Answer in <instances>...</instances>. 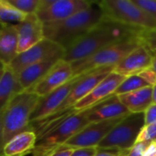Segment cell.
<instances>
[{"label":"cell","instance_id":"ba28073f","mask_svg":"<svg viewBox=\"0 0 156 156\" xmlns=\"http://www.w3.org/2000/svg\"><path fill=\"white\" fill-rule=\"evenodd\" d=\"M65 55V48L59 44L44 38L29 49L22 52L8 66L16 75L25 68L48 60H60Z\"/></svg>","mask_w":156,"mask_h":156},{"label":"cell","instance_id":"9a60e30c","mask_svg":"<svg viewBox=\"0 0 156 156\" xmlns=\"http://www.w3.org/2000/svg\"><path fill=\"white\" fill-rule=\"evenodd\" d=\"M18 38V54L27 51L42 39L44 36V24L36 14L27 15L26 18L16 24Z\"/></svg>","mask_w":156,"mask_h":156},{"label":"cell","instance_id":"60d3db41","mask_svg":"<svg viewBox=\"0 0 156 156\" xmlns=\"http://www.w3.org/2000/svg\"><path fill=\"white\" fill-rule=\"evenodd\" d=\"M0 156H5V155H3V154H0Z\"/></svg>","mask_w":156,"mask_h":156},{"label":"cell","instance_id":"8992f818","mask_svg":"<svg viewBox=\"0 0 156 156\" xmlns=\"http://www.w3.org/2000/svg\"><path fill=\"white\" fill-rule=\"evenodd\" d=\"M40 97L23 91L16 95L4 110V143L5 144L16 135L31 131L30 117Z\"/></svg>","mask_w":156,"mask_h":156},{"label":"cell","instance_id":"4fadbf2b","mask_svg":"<svg viewBox=\"0 0 156 156\" xmlns=\"http://www.w3.org/2000/svg\"><path fill=\"white\" fill-rule=\"evenodd\" d=\"M126 77L111 72L102 81H101L85 98L80 100L72 108L75 112H82L94 107L96 104L101 102L102 101L108 99L109 97L114 95L116 90L120 84L125 80Z\"/></svg>","mask_w":156,"mask_h":156},{"label":"cell","instance_id":"52a82bcc","mask_svg":"<svg viewBox=\"0 0 156 156\" xmlns=\"http://www.w3.org/2000/svg\"><path fill=\"white\" fill-rule=\"evenodd\" d=\"M144 126V113H131L123 118L98 144L99 149L128 150L132 148Z\"/></svg>","mask_w":156,"mask_h":156},{"label":"cell","instance_id":"d4e9b609","mask_svg":"<svg viewBox=\"0 0 156 156\" xmlns=\"http://www.w3.org/2000/svg\"><path fill=\"white\" fill-rule=\"evenodd\" d=\"M139 142H146L149 144L156 142V122L149 125H144L142 128L136 143Z\"/></svg>","mask_w":156,"mask_h":156},{"label":"cell","instance_id":"5bb4252c","mask_svg":"<svg viewBox=\"0 0 156 156\" xmlns=\"http://www.w3.org/2000/svg\"><path fill=\"white\" fill-rule=\"evenodd\" d=\"M77 80L78 77L73 78L61 87L50 92L49 94L44 97H40L30 117V123L41 121L52 115L62 104V102L66 100Z\"/></svg>","mask_w":156,"mask_h":156},{"label":"cell","instance_id":"f1b7e54d","mask_svg":"<svg viewBox=\"0 0 156 156\" xmlns=\"http://www.w3.org/2000/svg\"><path fill=\"white\" fill-rule=\"evenodd\" d=\"M138 75H139L141 78H143V79L149 84V86L153 87V86H154L156 84V74L151 68L143 70V71H142L141 73H139Z\"/></svg>","mask_w":156,"mask_h":156},{"label":"cell","instance_id":"4316f807","mask_svg":"<svg viewBox=\"0 0 156 156\" xmlns=\"http://www.w3.org/2000/svg\"><path fill=\"white\" fill-rule=\"evenodd\" d=\"M133 2L143 10L156 18V0H133Z\"/></svg>","mask_w":156,"mask_h":156},{"label":"cell","instance_id":"74e56055","mask_svg":"<svg viewBox=\"0 0 156 156\" xmlns=\"http://www.w3.org/2000/svg\"><path fill=\"white\" fill-rule=\"evenodd\" d=\"M155 47H156V44H155V45H154V48H153V51H154V49L155 48Z\"/></svg>","mask_w":156,"mask_h":156},{"label":"cell","instance_id":"484cf974","mask_svg":"<svg viewBox=\"0 0 156 156\" xmlns=\"http://www.w3.org/2000/svg\"><path fill=\"white\" fill-rule=\"evenodd\" d=\"M149 144H150L146 142L135 143L132 148L128 150H122V156H144Z\"/></svg>","mask_w":156,"mask_h":156},{"label":"cell","instance_id":"cb8c5ba5","mask_svg":"<svg viewBox=\"0 0 156 156\" xmlns=\"http://www.w3.org/2000/svg\"><path fill=\"white\" fill-rule=\"evenodd\" d=\"M8 2L26 15L36 14L40 5V0H8Z\"/></svg>","mask_w":156,"mask_h":156},{"label":"cell","instance_id":"5b68a950","mask_svg":"<svg viewBox=\"0 0 156 156\" xmlns=\"http://www.w3.org/2000/svg\"><path fill=\"white\" fill-rule=\"evenodd\" d=\"M98 5L110 20L144 32L156 33V18L132 0H102Z\"/></svg>","mask_w":156,"mask_h":156},{"label":"cell","instance_id":"ab89813d","mask_svg":"<svg viewBox=\"0 0 156 156\" xmlns=\"http://www.w3.org/2000/svg\"><path fill=\"white\" fill-rule=\"evenodd\" d=\"M154 51H156V47H155V48H154Z\"/></svg>","mask_w":156,"mask_h":156},{"label":"cell","instance_id":"ac0fdd59","mask_svg":"<svg viewBox=\"0 0 156 156\" xmlns=\"http://www.w3.org/2000/svg\"><path fill=\"white\" fill-rule=\"evenodd\" d=\"M37 136L35 132L27 131L19 133L8 141L3 149L5 156H26L35 149Z\"/></svg>","mask_w":156,"mask_h":156},{"label":"cell","instance_id":"8fae6325","mask_svg":"<svg viewBox=\"0 0 156 156\" xmlns=\"http://www.w3.org/2000/svg\"><path fill=\"white\" fill-rule=\"evenodd\" d=\"M71 79H73L71 63L65 61L64 59H60L39 81L27 91L34 93L38 97H44L56 89L61 87Z\"/></svg>","mask_w":156,"mask_h":156},{"label":"cell","instance_id":"44dd1931","mask_svg":"<svg viewBox=\"0 0 156 156\" xmlns=\"http://www.w3.org/2000/svg\"><path fill=\"white\" fill-rule=\"evenodd\" d=\"M21 92H23V90L17 75L9 67H4V73L0 80V112L5 110L16 95Z\"/></svg>","mask_w":156,"mask_h":156},{"label":"cell","instance_id":"ffe728a7","mask_svg":"<svg viewBox=\"0 0 156 156\" xmlns=\"http://www.w3.org/2000/svg\"><path fill=\"white\" fill-rule=\"evenodd\" d=\"M58 61V60H48L36 63L21 70L17 74V78L23 91H27L39 81Z\"/></svg>","mask_w":156,"mask_h":156},{"label":"cell","instance_id":"2e32d148","mask_svg":"<svg viewBox=\"0 0 156 156\" xmlns=\"http://www.w3.org/2000/svg\"><path fill=\"white\" fill-rule=\"evenodd\" d=\"M129 114H131V112L119 101L118 97L116 95H112L92 107L88 118L90 123L118 118H124Z\"/></svg>","mask_w":156,"mask_h":156},{"label":"cell","instance_id":"f546056e","mask_svg":"<svg viewBox=\"0 0 156 156\" xmlns=\"http://www.w3.org/2000/svg\"><path fill=\"white\" fill-rule=\"evenodd\" d=\"M98 152L97 147L90 148H77L74 149L70 156H94Z\"/></svg>","mask_w":156,"mask_h":156},{"label":"cell","instance_id":"603a6c76","mask_svg":"<svg viewBox=\"0 0 156 156\" xmlns=\"http://www.w3.org/2000/svg\"><path fill=\"white\" fill-rule=\"evenodd\" d=\"M148 86L149 84L139 75L129 76V77H126L125 80L120 84L114 95L119 96V95L129 93V92H132V91H134V90H140Z\"/></svg>","mask_w":156,"mask_h":156},{"label":"cell","instance_id":"9c48e42d","mask_svg":"<svg viewBox=\"0 0 156 156\" xmlns=\"http://www.w3.org/2000/svg\"><path fill=\"white\" fill-rule=\"evenodd\" d=\"M92 5L87 0H40L36 15L43 24L52 23L69 18Z\"/></svg>","mask_w":156,"mask_h":156},{"label":"cell","instance_id":"7402d4cb","mask_svg":"<svg viewBox=\"0 0 156 156\" xmlns=\"http://www.w3.org/2000/svg\"><path fill=\"white\" fill-rule=\"evenodd\" d=\"M27 15L14 7L8 0H0V24L20 23L26 18Z\"/></svg>","mask_w":156,"mask_h":156},{"label":"cell","instance_id":"83f0119b","mask_svg":"<svg viewBox=\"0 0 156 156\" xmlns=\"http://www.w3.org/2000/svg\"><path fill=\"white\" fill-rule=\"evenodd\" d=\"M144 125H149L156 122V105L151 104L144 112Z\"/></svg>","mask_w":156,"mask_h":156},{"label":"cell","instance_id":"7c38bea8","mask_svg":"<svg viewBox=\"0 0 156 156\" xmlns=\"http://www.w3.org/2000/svg\"><path fill=\"white\" fill-rule=\"evenodd\" d=\"M154 54V52L148 44L144 43L117 63L113 68V71L124 77L138 75L151 67Z\"/></svg>","mask_w":156,"mask_h":156},{"label":"cell","instance_id":"f35d334b","mask_svg":"<svg viewBox=\"0 0 156 156\" xmlns=\"http://www.w3.org/2000/svg\"><path fill=\"white\" fill-rule=\"evenodd\" d=\"M2 67H3V66H2V65H1V63H0V68H2Z\"/></svg>","mask_w":156,"mask_h":156},{"label":"cell","instance_id":"3957f363","mask_svg":"<svg viewBox=\"0 0 156 156\" xmlns=\"http://www.w3.org/2000/svg\"><path fill=\"white\" fill-rule=\"evenodd\" d=\"M90 109L69 114L57 125L38 136L35 149L31 154L32 156H48L55 149L64 145L67 141L90 123L88 116Z\"/></svg>","mask_w":156,"mask_h":156},{"label":"cell","instance_id":"277c9868","mask_svg":"<svg viewBox=\"0 0 156 156\" xmlns=\"http://www.w3.org/2000/svg\"><path fill=\"white\" fill-rule=\"evenodd\" d=\"M148 34L149 33L112 45L90 57L72 62L71 67L73 70V78L80 77L99 68L114 67L136 48L144 43H147L146 37Z\"/></svg>","mask_w":156,"mask_h":156},{"label":"cell","instance_id":"d6986e66","mask_svg":"<svg viewBox=\"0 0 156 156\" xmlns=\"http://www.w3.org/2000/svg\"><path fill=\"white\" fill-rule=\"evenodd\" d=\"M117 97L131 113H144L153 103V87L148 86Z\"/></svg>","mask_w":156,"mask_h":156},{"label":"cell","instance_id":"1f68e13d","mask_svg":"<svg viewBox=\"0 0 156 156\" xmlns=\"http://www.w3.org/2000/svg\"><path fill=\"white\" fill-rule=\"evenodd\" d=\"M94 156H122V150L99 149L98 148V152H97V154Z\"/></svg>","mask_w":156,"mask_h":156},{"label":"cell","instance_id":"4dcf8cb0","mask_svg":"<svg viewBox=\"0 0 156 156\" xmlns=\"http://www.w3.org/2000/svg\"><path fill=\"white\" fill-rule=\"evenodd\" d=\"M73 151H74V148H71V147H69L66 145H62V146H59L58 148L55 149L48 156H70Z\"/></svg>","mask_w":156,"mask_h":156},{"label":"cell","instance_id":"8d00e7d4","mask_svg":"<svg viewBox=\"0 0 156 156\" xmlns=\"http://www.w3.org/2000/svg\"><path fill=\"white\" fill-rule=\"evenodd\" d=\"M3 73H4V67L0 68V80H1V78L3 76Z\"/></svg>","mask_w":156,"mask_h":156},{"label":"cell","instance_id":"836d02e7","mask_svg":"<svg viewBox=\"0 0 156 156\" xmlns=\"http://www.w3.org/2000/svg\"><path fill=\"white\" fill-rule=\"evenodd\" d=\"M144 156H156V142L151 143L149 144Z\"/></svg>","mask_w":156,"mask_h":156},{"label":"cell","instance_id":"e575fe53","mask_svg":"<svg viewBox=\"0 0 156 156\" xmlns=\"http://www.w3.org/2000/svg\"><path fill=\"white\" fill-rule=\"evenodd\" d=\"M154 59H153V62H152V65H151V69L154 71V73L156 74V51H154Z\"/></svg>","mask_w":156,"mask_h":156},{"label":"cell","instance_id":"30bf717a","mask_svg":"<svg viewBox=\"0 0 156 156\" xmlns=\"http://www.w3.org/2000/svg\"><path fill=\"white\" fill-rule=\"evenodd\" d=\"M122 119L123 118H118L109 121L90 122L76 135L67 141L64 145L74 149L97 147L98 144Z\"/></svg>","mask_w":156,"mask_h":156},{"label":"cell","instance_id":"7a4b0ae2","mask_svg":"<svg viewBox=\"0 0 156 156\" xmlns=\"http://www.w3.org/2000/svg\"><path fill=\"white\" fill-rule=\"evenodd\" d=\"M104 18V14L99 5H93L69 18L61 21L44 24V36L65 49L74 41L87 34Z\"/></svg>","mask_w":156,"mask_h":156},{"label":"cell","instance_id":"e0dca14e","mask_svg":"<svg viewBox=\"0 0 156 156\" xmlns=\"http://www.w3.org/2000/svg\"><path fill=\"white\" fill-rule=\"evenodd\" d=\"M18 55L16 24H0V63L8 67Z\"/></svg>","mask_w":156,"mask_h":156},{"label":"cell","instance_id":"d590c367","mask_svg":"<svg viewBox=\"0 0 156 156\" xmlns=\"http://www.w3.org/2000/svg\"><path fill=\"white\" fill-rule=\"evenodd\" d=\"M153 104L156 105V84L153 86Z\"/></svg>","mask_w":156,"mask_h":156},{"label":"cell","instance_id":"d6a6232c","mask_svg":"<svg viewBox=\"0 0 156 156\" xmlns=\"http://www.w3.org/2000/svg\"><path fill=\"white\" fill-rule=\"evenodd\" d=\"M3 118H4V111L0 112V154H3V149H4V146H5Z\"/></svg>","mask_w":156,"mask_h":156},{"label":"cell","instance_id":"6da1fadb","mask_svg":"<svg viewBox=\"0 0 156 156\" xmlns=\"http://www.w3.org/2000/svg\"><path fill=\"white\" fill-rule=\"evenodd\" d=\"M147 33L104 16L102 21L65 49L63 59L72 63L90 57L107 47Z\"/></svg>","mask_w":156,"mask_h":156}]
</instances>
